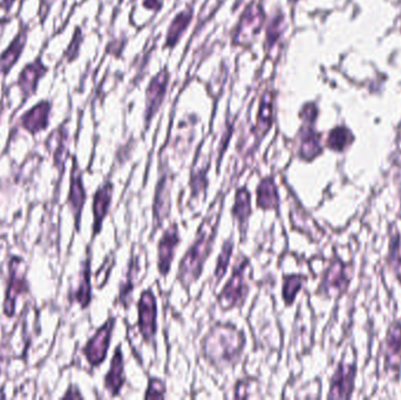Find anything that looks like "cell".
I'll list each match as a JSON object with an SVG mask.
<instances>
[{
	"label": "cell",
	"instance_id": "6da1fadb",
	"mask_svg": "<svg viewBox=\"0 0 401 400\" xmlns=\"http://www.w3.org/2000/svg\"><path fill=\"white\" fill-rule=\"evenodd\" d=\"M223 208V196H219L202 225H199V232L196 234L195 242L189 248L186 255L180 263L177 279L185 288H188L192 282H195L202 274L203 266L209 257L213 248L214 239L216 236L217 225L221 219Z\"/></svg>",
	"mask_w": 401,
	"mask_h": 400
},
{
	"label": "cell",
	"instance_id": "7a4b0ae2",
	"mask_svg": "<svg viewBox=\"0 0 401 400\" xmlns=\"http://www.w3.org/2000/svg\"><path fill=\"white\" fill-rule=\"evenodd\" d=\"M246 345L242 331L231 324H216L202 340V352L214 365L235 363Z\"/></svg>",
	"mask_w": 401,
	"mask_h": 400
},
{
	"label": "cell",
	"instance_id": "3957f363",
	"mask_svg": "<svg viewBox=\"0 0 401 400\" xmlns=\"http://www.w3.org/2000/svg\"><path fill=\"white\" fill-rule=\"evenodd\" d=\"M249 261L241 256L234 266L233 276L219 295V306L223 310L233 309L246 300L248 286L246 283V269Z\"/></svg>",
	"mask_w": 401,
	"mask_h": 400
},
{
	"label": "cell",
	"instance_id": "277c9868",
	"mask_svg": "<svg viewBox=\"0 0 401 400\" xmlns=\"http://www.w3.org/2000/svg\"><path fill=\"white\" fill-rule=\"evenodd\" d=\"M138 330L145 342H152L156 335V317H158V306L156 298L150 290H145L141 293L138 304Z\"/></svg>",
	"mask_w": 401,
	"mask_h": 400
},
{
	"label": "cell",
	"instance_id": "5b68a950",
	"mask_svg": "<svg viewBox=\"0 0 401 400\" xmlns=\"http://www.w3.org/2000/svg\"><path fill=\"white\" fill-rule=\"evenodd\" d=\"M115 320L109 318L94 336L88 340L87 345L84 347V353L92 367H98L104 363L107 356L108 347L111 343V333L114 329Z\"/></svg>",
	"mask_w": 401,
	"mask_h": 400
},
{
	"label": "cell",
	"instance_id": "8992f818",
	"mask_svg": "<svg viewBox=\"0 0 401 400\" xmlns=\"http://www.w3.org/2000/svg\"><path fill=\"white\" fill-rule=\"evenodd\" d=\"M264 24V12L258 4H251L246 7V12L241 18L240 25L237 27L235 43L246 44L251 40L256 34L260 33V28Z\"/></svg>",
	"mask_w": 401,
	"mask_h": 400
},
{
	"label": "cell",
	"instance_id": "52a82bcc",
	"mask_svg": "<svg viewBox=\"0 0 401 400\" xmlns=\"http://www.w3.org/2000/svg\"><path fill=\"white\" fill-rule=\"evenodd\" d=\"M179 229H177V225H172L163 232L160 239L159 247H158V250H159L158 266H159V271L162 276H165L169 273L172 259L175 255L176 247L179 246Z\"/></svg>",
	"mask_w": 401,
	"mask_h": 400
},
{
	"label": "cell",
	"instance_id": "ba28073f",
	"mask_svg": "<svg viewBox=\"0 0 401 400\" xmlns=\"http://www.w3.org/2000/svg\"><path fill=\"white\" fill-rule=\"evenodd\" d=\"M48 72V67L43 64L40 58L26 65L18 77V86L21 88L23 98L28 99L37 92L38 82Z\"/></svg>",
	"mask_w": 401,
	"mask_h": 400
},
{
	"label": "cell",
	"instance_id": "9c48e42d",
	"mask_svg": "<svg viewBox=\"0 0 401 400\" xmlns=\"http://www.w3.org/2000/svg\"><path fill=\"white\" fill-rule=\"evenodd\" d=\"M169 75L167 70L160 72L159 75L154 77L148 90H147V98H145V119L149 122L153 115L155 114L158 109L161 107L163 99H165L167 85H168Z\"/></svg>",
	"mask_w": 401,
	"mask_h": 400
},
{
	"label": "cell",
	"instance_id": "30bf717a",
	"mask_svg": "<svg viewBox=\"0 0 401 400\" xmlns=\"http://www.w3.org/2000/svg\"><path fill=\"white\" fill-rule=\"evenodd\" d=\"M170 192H172V178L163 174L160 178L155 189V200H154V219L156 228H159L162 221L169 215L170 212Z\"/></svg>",
	"mask_w": 401,
	"mask_h": 400
},
{
	"label": "cell",
	"instance_id": "8fae6325",
	"mask_svg": "<svg viewBox=\"0 0 401 400\" xmlns=\"http://www.w3.org/2000/svg\"><path fill=\"white\" fill-rule=\"evenodd\" d=\"M17 259V268H14L13 261H11L10 264V284L7 286L6 298L4 303V311L6 313L7 317H12L14 313V306H16V300L18 295L26 293L28 290L26 279L24 275L19 271V261Z\"/></svg>",
	"mask_w": 401,
	"mask_h": 400
},
{
	"label": "cell",
	"instance_id": "7c38bea8",
	"mask_svg": "<svg viewBox=\"0 0 401 400\" xmlns=\"http://www.w3.org/2000/svg\"><path fill=\"white\" fill-rule=\"evenodd\" d=\"M50 112L51 104L46 100L40 101L21 117V125L27 131H30L31 134L44 131L48 126Z\"/></svg>",
	"mask_w": 401,
	"mask_h": 400
},
{
	"label": "cell",
	"instance_id": "4fadbf2b",
	"mask_svg": "<svg viewBox=\"0 0 401 400\" xmlns=\"http://www.w3.org/2000/svg\"><path fill=\"white\" fill-rule=\"evenodd\" d=\"M356 367L353 365H339L331 384L329 398H348L354 385Z\"/></svg>",
	"mask_w": 401,
	"mask_h": 400
},
{
	"label": "cell",
	"instance_id": "5bb4252c",
	"mask_svg": "<svg viewBox=\"0 0 401 400\" xmlns=\"http://www.w3.org/2000/svg\"><path fill=\"white\" fill-rule=\"evenodd\" d=\"M27 33L28 28L26 26L23 27L13 40L11 41L6 50L0 55V75H6L13 68L14 65L17 64L26 45Z\"/></svg>",
	"mask_w": 401,
	"mask_h": 400
},
{
	"label": "cell",
	"instance_id": "9a60e30c",
	"mask_svg": "<svg viewBox=\"0 0 401 400\" xmlns=\"http://www.w3.org/2000/svg\"><path fill=\"white\" fill-rule=\"evenodd\" d=\"M84 200H86V193H84L82 178H81L80 169L77 165V160H73V168H72L71 175V190H70V198L68 202L71 205L72 210L75 216V225L79 229L80 225L81 212L84 208Z\"/></svg>",
	"mask_w": 401,
	"mask_h": 400
},
{
	"label": "cell",
	"instance_id": "2e32d148",
	"mask_svg": "<svg viewBox=\"0 0 401 400\" xmlns=\"http://www.w3.org/2000/svg\"><path fill=\"white\" fill-rule=\"evenodd\" d=\"M111 195H113L111 182H107L102 185L101 188L98 189V192L95 193L94 201H93V215H94L93 232L94 235L99 234L101 230L102 222L111 205Z\"/></svg>",
	"mask_w": 401,
	"mask_h": 400
},
{
	"label": "cell",
	"instance_id": "e0dca14e",
	"mask_svg": "<svg viewBox=\"0 0 401 400\" xmlns=\"http://www.w3.org/2000/svg\"><path fill=\"white\" fill-rule=\"evenodd\" d=\"M123 358H122L121 347L115 349L114 356L111 360L109 372L105 378V387L111 396H116L125 385L126 377L123 374Z\"/></svg>",
	"mask_w": 401,
	"mask_h": 400
},
{
	"label": "cell",
	"instance_id": "ac0fdd59",
	"mask_svg": "<svg viewBox=\"0 0 401 400\" xmlns=\"http://www.w3.org/2000/svg\"><path fill=\"white\" fill-rule=\"evenodd\" d=\"M257 207L263 210H276L280 207V196L273 178H263L257 187Z\"/></svg>",
	"mask_w": 401,
	"mask_h": 400
},
{
	"label": "cell",
	"instance_id": "d6986e66",
	"mask_svg": "<svg viewBox=\"0 0 401 400\" xmlns=\"http://www.w3.org/2000/svg\"><path fill=\"white\" fill-rule=\"evenodd\" d=\"M386 344L388 367L392 370L398 371L401 365V324L391 326Z\"/></svg>",
	"mask_w": 401,
	"mask_h": 400
},
{
	"label": "cell",
	"instance_id": "ffe728a7",
	"mask_svg": "<svg viewBox=\"0 0 401 400\" xmlns=\"http://www.w3.org/2000/svg\"><path fill=\"white\" fill-rule=\"evenodd\" d=\"M322 146L319 134L311 127H304L300 133V158L305 161H311L321 154Z\"/></svg>",
	"mask_w": 401,
	"mask_h": 400
},
{
	"label": "cell",
	"instance_id": "44dd1931",
	"mask_svg": "<svg viewBox=\"0 0 401 400\" xmlns=\"http://www.w3.org/2000/svg\"><path fill=\"white\" fill-rule=\"evenodd\" d=\"M348 277L345 274V268L341 262H334L327 270L326 275L324 277L322 288L327 293H341L346 288Z\"/></svg>",
	"mask_w": 401,
	"mask_h": 400
},
{
	"label": "cell",
	"instance_id": "7402d4cb",
	"mask_svg": "<svg viewBox=\"0 0 401 400\" xmlns=\"http://www.w3.org/2000/svg\"><path fill=\"white\" fill-rule=\"evenodd\" d=\"M251 215V196L248 189H237L235 205L233 208L234 219L240 222L241 228L246 225L248 220Z\"/></svg>",
	"mask_w": 401,
	"mask_h": 400
},
{
	"label": "cell",
	"instance_id": "603a6c76",
	"mask_svg": "<svg viewBox=\"0 0 401 400\" xmlns=\"http://www.w3.org/2000/svg\"><path fill=\"white\" fill-rule=\"evenodd\" d=\"M273 95L265 93L262 99L258 117H257V131L260 134V138L267 134L270 127L273 125Z\"/></svg>",
	"mask_w": 401,
	"mask_h": 400
},
{
	"label": "cell",
	"instance_id": "cb8c5ba5",
	"mask_svg": "<svg viewBox=\"0 0 401 400\" xmlns=\"http://www.w3.org/2000/svg\"><path fill=\"white\" fill-rule=\"evenodd\" d=\"M192 13L190 11H186V12L177 14L174 18V21L169 26L168 34H167V46H172V48L179 43L180 38L192 21Z\"/></svg>",
	"mask_w": 401,
	"mask_h": 400
},
{
	"label": "cell",
	"instance_id": "d4e9b609",
	"mask_svg": "<svg viewBox=\"0 0 401 400\" xmlns=\"http://www.w3.org/2000/svg\"><path fill=\"white\" fill-rule=\"evenodd\" d=\"M75 300L80 303L82 308H87L91 302V259H87L81 273L78 290L75 291Z\"/></svg>",
	"mask_w": 401,
	"mask_h": 400
},
{
	"label": "cell",
	"instance_id": "484cf974",
	"mask_svg": "<svg viewBox=\"0 0 401 400\" xmlns=\"http://www.w3.org/2000/svg\"><path fill=\"white\" fill-rule=\"evenodd\" d=\"M352 141L353 136L351 135L350 131L344 127H338L331 131L327 138V146L334 151H344Z\"/></svg>",
	"mask_w": 401,
	"mask_h": 400
},
{
	"label": "cell",
	"instance_id": "4316f807",
	"mask_svg": "<svg viewBox=\"0 0 401 400\" xmlns=\"http://www.w3.org/2000/svg\"><path fill=\"white\" fill-rule=\"evenodd\" d=\"M234 243L231 239H226V242L223 243L222 252L219 254V259H217V266H216L215 282L219 283L223 279V276L226 274V268L229 266L230 257L233 254Z\"/></svg>",
	"mask_w": 401,
	"mask_h": 400
},
{
	"label": "cell",
	"instance_id": "83f0119b",
	"mask_svg": "<svg viewBox=\"0 0 401 400\" xmlns=\"http://www.w3.org/2000/svg\"><path fill=\"white\" fill-rule=\"evenodd\" d=\"M303 282V277L298 275L287 276V277L284 279L283 298L284 302L287 303V306L292 304L297 293H298L300 288H302Z\"/></svg>",
	"mask_w": 401,
	"mask_h": 400
},
{
	"label": "cell",
	"instance_id": "f1b7e54d",
	"mask_svg": "<svg viewBox=\"0 0 401 400\" xmlns=\"http://www.w3.org/2000/svg\"><path fill=\"white\" fill-rule=\"evenodd\" d=\"M165 385L159 378H150L149 379L148 389L145 394V399H162L165 398Z\"/></svg>",
	"mask_w": 401,
	"mask_h": 400
},
{
	"label": "cell",
	"instance_id": "f546056e",
	"mask_svg": "<svg viewBox=\"0 0 401 400\" xmlns=\"http://www.w3.org/2000/svg\"><path fill=\"white\" fill-rule=\"evenodd\" d=\"M280 28H282V17H275L273 21H270L269 26H268V44L269 46H273L280 36Z\"/></svg>",
	"mask_w": 401,
	"mask_h": 400
},
{
	"label": "cell",
	"instance_id": "4dcf8cb0",
	"mask_svg": "<svg viewBox=\"0 0 401 400\" xmlns=\"http://www.w3.org/2000/svg\"><path fill=\"white\" fill-rule=\"evenodd\" d=\"M81 43V32L80 28H77V32H75V36L73 37V40H72L70 48H68L67 52H66V57H67L68 61L75 60L77 55H78L79 48H80Z\"/></svg>",
	"mask_w": 401,
	"mask_h": 400
},
{
	"label": "cell",
	"instance_id": "1f68e13d",
	"mask_svg": "<svg viewBox=\"0 0 401 400\" xmlns=\"http://www.w3.org/2000/svg\"><path fill=\"white\" fill-rule=\"evenodd\" d=\"M393 248L391 252V262L395 274L401 279V259L398 256V239H395V242H392Z\"/></svg>",
	"mask_w": 401,
	"mask_h": 400
},
{
	"label": "cell",
	"instance_id": "d6a6232c",
	"mask_svg": "<svg viewBox=\"0 0 401 400\" xmlns=\"http://www.w3.org/2000/svg\"><path fill=\"white\" fill-rule=\"evenodd\" d=\"M143 5L148 9H160L161 1L160 0H145Z\"/></svg>",
	"mask_w": 401,
	"mask_h": 400
},
{
	"label": "cell",
	"instance_id": "836d02e7",
	"mask_svg": "<svg viewBox=\"0 0 401 400\" xmlns=\"http://www.w3.org/2000/svg\"><path fill=\"white\" fill-rule=\"evenodd\" d=\"M64 398H82V394L77 389L73 392V387H71L68 389L67 394H65Z\"/></svg>",
	"mask_w": 401,
	"mask_h": 400
},
{
	"label": "cell",
	"instance_id": "e575fe53",
	"mask_svg": "<svg viewBox=\"0 0 401 400\" xmlns=\"http://www.w3.org/2000/svg\"><path fill=\"white\" fill-rule=\"evenodd\" d=\"M14 1H16V0H3V1L0 3V6L3 7L4 10L9 11L11 6L13 5Z\"/></svg>",
	"mask_w": 401,
	"mask_h": 400
}]
</instances>
